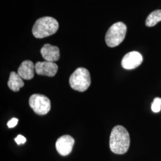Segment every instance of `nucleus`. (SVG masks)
<instances>
[{
  "label": "nucleus",
  "mask_w": 161,
  "mask_h": 161,
  "mask_svg": "<svg viewBox=\"0 0 161 161\" xmlns=\"http://www.w3.org/2000/svg\"><path fill=\"white\" fill-rule=\"evenodd\" d=\"M130 138L127 130L121 125H116L112 130L110 136L109 146L115 154L123 155L128 151Z\"/></svg>",
  "instance_id": "nucleus-1"
},
{
  "label": "nucleus",
  "mask_w": 161,
  "mask_h": 161,
  "mask_svg": "<svg viewBox=\"0 0 161 161\" xmlns=\"http://www.w3.org/2000/svg\"><path fill=\"white\" fill-rule=\"evenodd\" d=\"M35 71L34 63L31 60H25L20 65L17 74L23 80H29L34 78Z\"/></svg>",
  "instance_id": "nucleus-10"
},
{
  "label": "nucleus",
  "mask_w": 161,
  "mask_h": 161,
  "mask_svg": "<svg viewBox=\"0 0 161 161\" xmlns=\"http://www.w3.org/2000/svg\"><path fill=\"white\" fill-rule=\"evenodd\" d=\"M143 62V57L137 52H131L126 54L121 61L123 68L131 70L139 66Z\"/></svg>",
  "instance_id": "nucleus-6"
},
{
  "label": "nucleus",
  "mask_w": 161,
  "mask_h": 161,
  "mask_svg": "<svg viewBox=\"0 0 161 161\" xmlns=\"http://www.w3.org/2000/svg\"><path fill=\"white\" fill-rule=\"evenodd\" d=\"M41 54L43 58L47 62H54L60 58V50L57 46L49 44L44 45L41 49Z\"/></svg>",
  "instance_id": "nucleus-9"
},
{
  "label": "nucleus",
  "mask_w": 161,
  "mask_h": 161,
  "mask_svg": "<svg viewBox=\"0 0 161 161\" xmlns=\"http://www.w3.org/2000/svg\"><path fill=\"white\" fill-rule=\"evenodd\" d=\"M8 86L12 91L17 92L24 86V82L22 78L17 73L15 72H12L8 81Z\"/></svg>",
  "instance_id": "nucleus-11"
},
{
  "label": "nucleus",
  "mask_w": 161,
  "mask_h": 161,
  "mask_svg": "<svg viewBox=\"0 0 161 161\" xmlns=\"http://www.w3.org/2000/svg\"><path fill=\"white\" fill-rule=\"evenodd\" d=\"M161 21V10H157L150 13L146 20V25L152 27Z\"/></svg>",
  "instance_id": "nucleus-12"
},
{
  "label": "nucleus",
  "mask_w": 161,
  "mask_h": 161,
  "mask_svg": "<svg viewBox=\"0 0 161 161\" xmlns=\"http://www.w3.org/2000/svg\"><path fill=\"white\" fill-rule=\"evenodd\" d=\"M17 122H18V119L17 118H12L11 120H10L8 122L7 126L10 128H13L17 125Z\"/></svg>",
  "instance_id": "nucleus-15"
},
{
  "label": "nucleus",
  "mask_w": 161,
  "mask_h": 161,
  "mask_svg": "<svg viewBox=\"0 0 161 161\" xmlns=\"http://www.w3.org/2000/svg\"><path fill=\"white\" fill-rule=\"evenodd\" d=\"M26 138L22 135L17 136V137L15 138V142L17 143V144H24L26 142Z\"/></svg>",
  "instance_id": "nucleus-14"
},
{
  "label": "nucleus",
  "mask_w": 161,
  "mask_h": 161,
  "mask_svg": "<svg viewBox=\"0 0 161 161\" xmlns=\"http://www.w3.org/2000/svg\"><path fill=\"white\" fill-rule=\"evenodd\" d=\"M126 25L121 22L112 25L105 36V41L108 46L115 47L124 41L127 33Z\"/></svg>",
  "instance_id": "nucleus-4"
},
{
  "label": "nucleus",
  "mask_w": 161,
  "mask_h": 161,
  "mask_svg": "<svg viewBox=\"0 0 161 161\" xmlns=\"http://www.w3.org/2000/svg\"><path fill=\"white\" fill-rule=\"evenodd\" d=\"M152 110L153 112H159L161 109V98H155L151 106Z\"/></svg>",
  "instance_id": "nucleus-13"
},
{
  "label": "nucleus",
  "mask_w": 161,
  "mask_h": 161,
  "mask_svg": "<svg viewBox=\"0 0 161 161\" xmlns=\"http://www.w3.org/2000/svg\"><path fill=\"white\" fill-rule=\"evenodd\" d=\"M58 29V23L52 17H41L35 23L32 34L36 38H44L54 34Z\"/></svg>",
  "instance_id": "nucleus-2"
},
{
  "label": "nucleus",
  "mask_w": 161,
  "mask_h": 161,
  "mask_svg": "<svg viewBox=\"0 0 161 161\" xmlns=\"http://www.w3.org/2000/svg\"><path fill=\"white\" fill-rule=\"evenodd\" d=\"M69 81L72 89L80 92H84L91 84L90 72L84 68H78L70 75Z\"/></svg>",
  "instance_id": "nucleus-3"
},
{
  "label": "nucleus",
  "mask_w": 161,
  "mask_h": 161,
  "mask_svg": "<svg viewBox=\"0 0 161 161\" xmlns=\"http://www.w3.org/2000/svg\"><path fill=\"white\" fill-rule=\"evenodd\" d=\"M75 140L71 136L64 135L58 138L56 143L58 153L62 156H67L72 152Z\"/></svg>",
  "instance_id": "nucleus-7"
},
{
  "label": "nucleus",
  "mask_w": 161,
  "mask_h": 161,
  "mask_svg": "<svg viewBox=\"0 0 161 161\" xmlns=\"http://www.w3.org/2000/svg\"><path fill=\"white\" fill-rule=\"evenodd\" d=\"M29 103L30 107L38 115H46L51 109L50 99L42 94L32 95L29 98Z\"/></svg>",
  "instance_id": "nucleus-5"
},
{
  "label": "nucleus",
  "mask_w": 161,
  "mask_h": 161,
  "mask_svg": "<svg viewBox=\"0 0 161 161\" xmlns=\"http://www.w3.org/2000/svg\"><path fill=\"white\" fill-rule=\"evenodd\" d=\"M35 70L38 75L52 77L56 74L58 66L54 62H38L35 64Z\"/></svg>",
  "instance_id": "nucleus-8"
}]
</instances>
